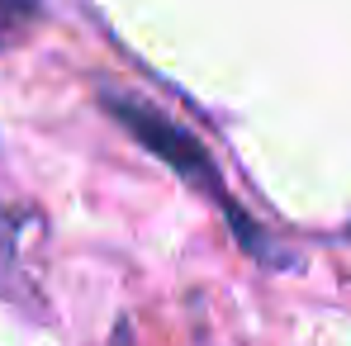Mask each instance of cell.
Instances as JSON below:
<instances>
[{
	"mask_svg": "<svg viewBox=\"0 0 351 346\" xmlns=\"http://www.w3.org/2000/svg\"><path fill=\"white\" fill-rule=\"evenodd\" d=\"M38 14H43L38 0H0V53L24 43V34L38 24Z\"/></svg>",
	"mask_w": 351,
	"mask_h": 346,
	"instance_id": "7a4b0ae2",
	"label": "cell"
},
{
	"mask_svg": "<svg viewBox=\"0 0 351 346\" xmlns=\"http://www.w3.org/2000/svg\"><path fill=\"white\" fill-rule=\"evenodd\" d=\"M100 105L110 110V119H114L119 128H128L162 166H171L185 185H195L204 199H214L219 209H223V219L233 223L237 242L247 247V251H261V242H256V232H252V219L242 214L233 204V195L223 190V175H219V166H214V157H209V147L190 133V128H180L171 114H162V110H152V105H143V100H133V95H100Z\"/></svg>",
	"mask_w": 351,
	"mask_h": 346,
	"instance_id": "6da1fadb",
	"label": "cell"
}]
</instances>
